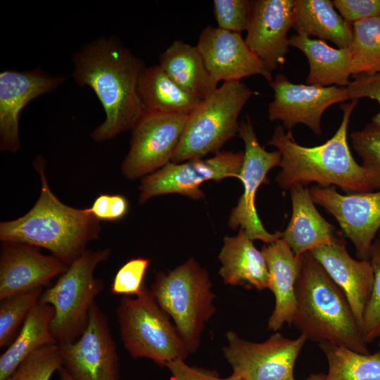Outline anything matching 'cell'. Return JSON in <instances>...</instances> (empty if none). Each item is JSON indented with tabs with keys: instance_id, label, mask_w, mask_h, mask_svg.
<instances>
[{
	"instance_id": "cell-17",
	"label": "cell",
	"mask_w": 380,
	"mask_h": 380,
	"mask_svg": "<svg viewBox=\"0 0 380 380\" xmlns=\"http://www.w3.org/2000/svg\"><path fill=\"white\" fill-rule=\"evenodd\" d=\"M64 77L41 70H5L0 74V149L16 152L20 146L19 120L23 109L34 99L49 93Z\"/></svg>"
},
{
	"instance_id": "cell-14",
	"label": "cell",
	"mask_w": 380,
	"mask_h": 380,
	"mask_svg": "<svg viewBox=\"0 0 380 380\" xmlns=\"http://www.w3.org/2000/svg\"><path fill=\"white\" fill-rule=\"evenodd\" d=\"M270 85L274 99L268 106V118L282 122L288 131L303 124L315 134H321L324 111L335 103L348 100L346 87L294 84L282 74L277 75Z\"/></svg>"
},
{
	"instance_id": "cell-24",
	"label": "cell",
	"mask_w": 380,
	"mask_h": 380,
	"mask_svg": "<svg viewBox=\"0 0 380 380\" xmlns=\"http://www.w3.org/2000/svg\"><path fill=\"white\" fill-rule=\"evenodd\" d=\"M290 46L302 51L309 63L306 84L320 87H347L351 73L350 48H334L322 39L302 34L289 37Z\"/></svg>"
},
{
	"instance_id": "cell-41",
	"label": "cell",
	"mask_w": 380,
	"mask_h": 380,
	"mask_svg": "<svg viewBox=\"0 0 380 380\" xmlns=\"http://www.w3.org/2000/svg\"><path fill=\"white\" fill-rule=\"evenodd\" d=\"M60 380H74L65 371L63 367H61L58 371Z\"/></svg>"
},
{
	"instance_id": "cell-35",
	"label": "cell",
	"mask_w": 380,
	"mask_h": 380,
	"mask_svg": "<svg viewBox=\"0 0 380 380\" xmlns=\"http://www.w3.org/2000/svg\"><path fill=\"white\" fill-rule=\"evenodd\" d=\"M251 6V1L248 0L213 1V13L217 27L239 34L246 31Z\"/></svg>"
},
{
	"instance_id": "cell-26",
	"label": "cell",
	"mask_w": 380,
	"mask_h": 380,
	"mask_svg": "<svg viewBox=\"0 0 380 380\" xmlns=\"http://www.w3.org/2000/svg\"><path fill=\"white\" fill-rule=\"evenodd\" d=\"M138 94L144 113L189 115L201 101L175 82L159 65L144 67Z\"/></svg>"
},
{
	"instance_id": "cell-16",
	"label": "cell",
	"mask_w": 380,
	"mask_h": 380,
	"mask_svg": "<svg viewBox=\"0 0 380 380\" xmlns=\"http://www.w3.org/2000/svg\"><path fill=\"white\" fill-rule=\"evenodd\" d=\"M212 80L241 81L260 75L269 83L273 78L258 56L251 51L241 34L211 25L200 34L196 45Z\"/></svg>"
},
{
	"instance_id": "cell-2",
	"label": "cell",
	"mask_w": 380,
	"mask_h": 380,
	"mask_svg": "<svg viewBox=\"0 0 380 380\" xmlns=\"http://www.w3.org/2000/svg\"><path fill=\"white\" fill-rule=\"evenodd\" d=\"M357 103L358 100H352L341 106L343 118L338 129L319 146H302L295 141L291 131L286 132L282 125L275 127L267 144L274 146L281 156V170L275 179L279 186L290 190L315 182L322 187L338 186L348 192L373 191L347 140L350 118Z\"/></svg>"
},
{
	"instance_id": "cell-42",
	"label": "cell",
	"mask_w": 380,
	"mask_h": 380,
	"mask_svg": "<svg viewBox=\"0 0 380 380\" xmlns=\"http://www.w3.org/2000/svg\"><path fill=\"white\" fill-rule=\"evenodd\" d=\"M324 378H325V374H324V373H317V374H310L305 380H324ZM294 380H296V379H294Z\"/></svg>"
},
{
	"instance_id": "cell-13",
	"label": "cell",
	"mask_w": 380,
	"mask_h": 380,
	"mask_svg": "<svg viewBox=\"0 0 380 380\" xmlns=\"http://www.w3.org/2000/svg\"><path fill=\"white\" fill-rule=\"evenodd\" d=\"M63 367L74 380H120L119 359L108 318L94 303L82 335L58 343Z\"/></svg>"
},
{
	"instance_id": "cell-27",
	"label": "cell",
	"mask_w": 380,
	"mask_h": 380,
	"mask_svg": "<svg viewBox=\"0 0 380 380\" xmlns=\"http://www.w3.org/2000/svg\"><path fill=\"white\" fill-rule=\"evenodd\" d=\"M158 65L179 87L199 99L217 88L196 46L175 41L160 54Z\"/></svg>"
},
{
	"instance_id": "cell-11",
	"label": "cell",
	"mask_w": 380,
	"mask_h": 380,
	"mask_svg": "<svg viewBox=\"0 0 380 380\" xmlns=\"http://www.w3.org/2000/svg\"><path fill=\"white\" fill-rule=\"evenodd\" d=\"M238 134L245 146L239 178L243 183V192L231 211L228 226L232 229H243L253 241L260 240L266 244L272 243L282 237V232L270 233L265 229L258 215L255 201L258 189L267 182L268 172L279 166L281 156L278 151L270 152L260 145L248 116L239 123Z\"/></svg>"
},
{
	"instance_id": "cell-6",
	"label": "cell",
	"mask_w": 380,
	"mask_h": 380,
	"mask_svg": "<svg viewBox=\"0 0 380 380\" xmlns=\"http://www.w3.org/2000/svg\"><path fill=\"white\" fill-rule=\"evenodd\" d=\"M253 92L241 81H228L188 115L171 162L180 163L217 153L239 133L238 118Z\"/></svg>"
},
{
	"instance_id": "cell-37",
	"label": "cell",
	"mask_w": 380,
	"mask_h": 380,
	"mask_svg": "<svg viewBox=\"0 0 380 380\" xmlns=\"http://www.w3.org/2000/svg\"><path fill=\"white\" fill-rule=\"evenodd\" d=\"M128 208V201L122 195L100 194L87 209L98 220L114 221L122 218Z\"/></svg>"
},
{
	"instance_id": "cell-7",
	"label": "cell",
	"mask_w": 380,
	"mask_h": 380,
	"mask_svg": "<svg viewBox=\"0 0 380 380\" xmlns=\"http://www.w3.org/2000/svg\"><path fill=\"white\" fill-rule=\"evenodd\" d=\"M116 314L121 339L132 357L150 359L166 367L189 354L169 315L146 285L135 298H122Z\"/></svg>"
},
{
	"instance_id": "cell-3",
	"label": "cell",
	"mask_w": 380,
	"mask_h": 380,
	"mask_svg": "<svg viewBox=\"0 0 380 380\" xmlns=\"http://www.w3.org/2000/svg\"><path fill=\"white\" fill-rule=\"evenodd\" d=\"M41 180V193L25 215L0 224L1 242H18L44 248L70 265L99 239L100 225L88 210L70 207L51 191L42 161L35 162Z\"/></svg>"
},
{
	"instance_id": "cell-39",
	"label": "cell",
	"mask_w": 380,
	"mask_h": 380,
	"mask_svg": "<svg viewBox=\"0 0 380 380\" xmlns=\"http://www.w3.org/2000/svg\"><path fill=\"white\" fill-rule=\"evenodd\" d=\"M346 88L348 100L369 98L380 104V72L373 75L355 77ZM371 123L380 127V110L373 116Z\"/></svg>"
},
{
	"instance_id": "cell-1",
	"label": "cell",
	"mask_w": 380,
	"mask_h": 380,
	"mask_svg": "<svg viewBox=\"0 0 380 380\" xmlns=\"http://www.w3.org/2000/svg\"><path fill=\"white\" fill-rule=\"evenodd\" d=\"M73 64L75 82L91 88L105 112L91 138L104 141L132 129L144 113L138 94L143 62L116 38L101 37L80 48Z\"/></svg>"
},
{
	"instance_id": "cell-40",
	"label": "cell",
	"mask_w": 380,
	"mask_h": 380,
	"mask_svg": "<svg viewBox=\"0 0 380 380\" xmlns=\"http://www.w3.org/2000/svg\"><path fill=\"white\" fill-rule=\"evenodd\" d=\"M166 367L171 374L170 380H225L215 372L190 367L184 360L170 362Z\"/></svg>"
},
{
	"instance_id": "cell-18",
	"label": "cell",
	"mask_w": 380,
	"mask_h": 380,
	"mask_svg": "<svg viewBox=\"0 0 380 380\" xmlns=\"http://www.w3.org/2000/svg\"><path fill=\"white\" fill-rule=\"evenodd\" d=\"M251 15L245 42L272 72L282 65L290 46L294 0L251 1Z\"/></svg>"
},
{
	"instance_id": "cell-33",
	"label": "cell",
	"mask_w": 380,
	"mask_h": 380,
	"mask_svg": "<svg viewBox=\"0 0 380 380\" xmlns=\"http://www.w3.org/2000/svg\"><path fill=\"white\" fill-rule=\"evenodd\" d=\"M61 367L58 344L46 345L29 355L5 380H50Z\"/></svg>"
},
{
	"instance_id": "cell-34",
	"label": "cell",
	"mask_w": 380,
	"mask_h": 380,
	"mask_svg": "<svg viewBox=\"0 0 380 380\" xmlns=\"http://www.w3.org/2000/svg\"><path fill=\"white\" fill-rule=\"evenodd\" d=\"M374 282L370 298L365 310L362 332L367 344L380 338V239L372 243L370 252Z\"/></svg>"
},
{
	"instance_id": "cell-22",
	"label": "cell",
	"mask_w": 380,
	"mask_h": 380,
	"mask_svg": "<svg viewBox=\"0 0 380 380\" xmlns=\"http://www.w3.org/2000/svg\"><path fill=\"white\" fill-rule=\"evenodd\" d=\"M219 274L226 284L246 286L258 291L269 289L265 259L242 229L234 236H225L218 255Z\"/></svg>"
},
{
	"instance_id": "cell-29",
	"label": "cell",
	"mask_w": 380,
	"mask_h": 380,
	"mask_svg": "<svg viewBox=\"0 0 380 380\" xmlns=\"http://www.w3.org/2000/svg\"><path fill=\"white\" fill-rule=\"evenodd\" d=\"M328 363L324 380H380V353H360L329 343H319Z\"/></svg>"
},
{
	"instance_id": "cell-8",
	"label": "cell",
	"mask_w": 380,
	"mask_h": 380,
	"mask_svg": "<svg viewBox=\"0 0 380 380\" xmlns=\"http://www.w3.org/2000/svg\"><path fill=\"white\" fill-rule=\"evenodd\" d=\"M110 254L109 248L86 249L42 294L40 300L54 309L51 331L58 343L74 342L86 329L90 309L104 287L94 273Z\"/></svg>"
},
{
	"instance_id": "cell-15",
	"label": "cell",
	"mask_w": 380,
	"mask_h": 380,
	"mask_svg": "<svg viewBox=\"0 0 380 380\" xmlns=\"http://www.w3.org/2000/svg\"><path fill=\"white\" fill-rule=\"evenodd\" d=\"M313 202L338 222L353 243L360 260H369L371 248L380 229V190L342 195L334 186L309 189Z\"/></svg>"
},
{
	"instance_id": "cell-10",
	"label": "cell",
	"mask_w": 380,
	"mask_h": 380,
	"mask_svg": "<svg viewBox=\"0 0 380 380\" xmlns=\"http://www.w3.org/2000/svg\"><path fill=\"white\" fill-rule=\"evenodd\" d=\"M226 338L224 356L233 374L244 380H294L295 363L308 340L303 334L291 339L277 331L260 343L243 339L232 331Z\"/></svg>"
},
{
	"instance_id": "cell-12",
	"label": "cell",
	"mask_w": 380,
	"mask_h": 380,
	"mask_svg": "<svg viewBox=\"0 0 380 380\" xmlns=\"http://www.w3.org/2000/svg\"><path fill=\"white\" fill-rule=\"evenodd\" d=\"M188 115L144 113L132 129L128 153L121 170L129 179L144 177L171 162Z\"/></svg>"
},
{
	"instance_id": "cell-4",
	"label": "cell",
	"mask_w": 380,
	"mask_h": 380,
	"mask_svg": "<svg viewBox=\"0 0 380 380\" xmlns=\"http://www.w3.org/2000/svg\"><path fill=\"white\" fill-rule=\"evenodd\" d=\"M293 324L307 339L369 353L343 291L308 251L300 255Z\"/></svg>"
},
{
	"instance_id": "cell-25",
	"label": "cell",
	"mask_w": 380,
	"mask_h": 380,
	"mask_svg": "<svg viewBox=\"0 0 380 380\" xmlns=\"http://www.w3.org/2000/svg\"><path fill=\"white\" fill-rule=\"evenodd\" d=\"M296 34L317 37L338 48H350L352 25L347 23L330 0H294L293 27Z\"/></svg>"
},
{
	"instance_id": "cell-21",
	"label": "cell",
	"mask_w": 380,
	"mask_h": 380,
	"mask_svg": "<svg viewBox=\"0 0 380 380\" xmlns=\"http://www.w3.org/2000/svg\"><path fill=\"white\" fill-rule=\"evenodd\" d=\"M261 252L269 272V289L275 298L267 329L277 332L285 324H291L296 311V283L300 270V256L293 253L282 237L262 246Z\"/></svg>"
},
{
	"instance_id": "cell-32",
	"label": "cell",
	"mask_w": 380,
	"mask_h": 380,
	"mask_svg": "<svg viewBox=\"0 0 380 380\" xmlns=\"http://www.w3.org/2000/svg\"><path fill=\"white\" fill-rule=\"evenodd\" d=\"M353 149L362 159L372 191L380 190V127L372 123L350 134Z\"/></svg>"
},
{
	"instance_id": "cell-5",
	"label": "cell",
	"mask_w": 380,
	"mask_h": 380,
	"mask_svg": "<svg viewBox=\"0 0 380 380\" xmlns=\"http://www.w3.org/2000/svg\"><path fill=\"white\" fill-rule=\"evenodd\" d=\"M151 291L172 318L189 353L196 351L205 324L216 310L206 270L190 258L167 274L159 272Z\"/></svg>"
},
{
	"instance_id": "cell-28",
	"label": "cell",
	"mask_w": 380,
	"mask_h": 380,
	"mask_svg": "<svg viewBox=\"0 0 380 380\" xmlns=\"http://www.w3.org/2000/svg\"><path fill=\"white\" fill-rule=\"evenodd\" d=\"M52 305L39 300L30 312L16 337L0 356V380H5L39 348L58 344L51 331Z\"/></svg>"
},
{
	"instance_id": "cell-30",
	"label": "cell",
	"mask_w": 380,
	"mask_h": 380,
	"mask_svg": "<svg viewBox=\"0 0 380 380\" xmlns=\"http://www.w3.org/2000/svg\"><path fill=\"white\" fill-rule=\"evenodd\" d=\"M351 53V73L373 75L380 72V16L354 23Z\"/></svg>"
},
{
	"instance_id": "cell-45",
	"label": "cell",
	"mask_w": 380,
	"mask_h": 380,
	"mask_svg": "<svg viewBox=\"0 0 380 380\" xmlns=\"http://www.w3.org/2000/svg\"><path fill=\"white\" fill-rule=\"evenodd\" d=\"M378 238L380 239V232H379V237H378Z\"/></svg>"
},
{
	"instance_id": "cell-38",
	"label": "cell",
	"mask_w": 380,
	"mask_h": 380,
	"mask_svg": "<svg viewBox=\"0 0 380 380\" xmlns=\"http://www.w3.org/2000/svg\"><path fill=\"white\" fill-rule=\"evenodd\" d=\"M333 4L349 24L380 16V0H334Z\"/></svg>"
},
{
	"instance_id": "cell-19",
	"label": "cell",
	"mask_w": 380,
	"mask_h": 380,
	"mask_svg": "<svg viewBox=\"0 0 380 380\" xmlns=\"http://www.w3.org/2000/svg\"><path fill=\"white\" fill-rule=\"evenodd\" d=\"M69 265L35 246L2 242L0 255V300L37 287H44Z\"/></svg>"
},
{
	"instance_id": "cell-44",
	"label": "cell",
	"mask_w": 380,
	"mask_h": 380,
	"mask_svg": "<svg viewBox=\"0 0 380 380\" xmlns=\"http://www.w3.org/2000/svg\"><path fill=\"white\" fill-rule=\"evenodd\" d=\"M377 347H378L377 352L380 353V338H379V340H378Z\"/></svg>"
},
{
	"instance_id": "cell-43",
	"label": "cell",
	"mask_w": 380,
	"mask_h": 380,
	"mask_svg": "<svg viewBox=\"0 0 380 380\" xmlns=\"http://www.w3.org/2000/svg\"><path fill=\"white\" fill-rule=\"evenodd\" d=\"M225 380H244L239 376L232 374L230 376L225 378Z\"/></svg>"
},
{
	"instance_id": "cell-20",
	"label": "cell",
	"mask_w": 380,
	"mask_h": 380,
	"mask_svg": "<svg viewBox=\"0 0 380 380\" xmlns=\"http://www.w3.org/2000/svg\"><path fill=\"white\" fill-rule=\"evenodd\" d=\"M310 252L343 291L362 330L363 315L374 282L369 260L353 258L347 251L344 241L338 238Z\"/></svg>"
},
{
	"instance_id": "cell-9",
	"label": "cell",
	"mask_w": 380,
	"mask_h": 380,
	"mask_svg": "<svg viewBox=\"0 0 380 380\" xmlns=\"http://www.w3.org/2000/svg\"><path fill=\"white\" fill-rule=\"evenodd\" d=\"M243 151H218L207 159L194 158L175 163H168L158 170L142 178L139 201L165 194H178L194 200L205 196L200 186L207 181L239 178Z\"/></svg>"
},
{
	"instance_id": "cell-23",
	"label": "cell",
	"mask_w": 380,
	"mask_h": 380,
	"mask_svg": "<svg viewBox=\"0 0 380 380\" xmlns=\"http://www.w3.org/2000/svg\"><path fill=\"white\" fill-rule=\"evenodd\" d=\"M292 214L282 238L296 256L331 242L334 227L319 213L306 186L290 189Z\"/></svg>"
},
{
	"instance_id": "cell-31",
	"label": "cell",
	"mask_w": 380,
	"mask_h": 380,
	"mask_svg": "<svg viewBox=\"0 0 380 380\" xmlns=\"http://www.w3.org/2000/svg\"><path fill=\"white\" fill-rule=\"evenodd\" d=\"M44 291L37 287L0 300V348L11 344Z\"/></svg>"
},
{
	"instance_id": "cell-36",
	"label": "cell",
	"mask_w": 380,
	"mask_h": 380,
	"mask_svg": "<svg viewBox=\"0 0 380 380\" xmlns=\"http://www.w3.org/2000/svg\"><path fill=\"white\" fill-rule=\"evenodd\" d=\"M150 260L145 258H132L117 272L110 291L115 295L137 296L144 286V280Z\"/></svg>"
}]
</instances>
